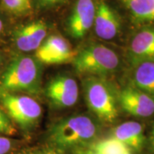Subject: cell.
Masks as SVG:
<instances>
[{
  "label": "cell",
  "mask_w": 154,
  "mask_h": 154,
  "mask_svg": "<svg viewBox=\"0 0 154 154\" xmlns=\"http://www.w3.org/2000/svg\"><path fill=\"white\" fill-rule=\"evenodd\" d=\"M100 127L95 119L88 115H74L56 122L49 131V140L61 151L84 147L96 140Z\"/></svg>",
  "instance_id": "1"
},
{
  "label": "cell",
  "mask_w": 154,
  "mask_h": 154,
  "mask_svg": "<svg viewBox=\"0 0 154 154\" xmlns=\"http://www.w3.org/2000/svg\"><path fill=\"white\" fill-rule=\"evenodd\" d=\"M42 65L36 57L20 55L12 59L0 77V91L36 94L42 85Z\"/></svg>",
  "instance_id": "2"
},
{
  "label": "cell",
  "mask_w": 154,
  "mask_h": 154,
  "mask_svg": "<svg viewBox=\"0 0 154 154\" xmlns=\"http://www.w3.org/2000/svg\"><path fill=\"white\" fill-rule=\"evenodd\" d=\"M74 68L81 74L103 77L114 73L119 66L118 55L101 44H90L76 54Z\"/></svg>",
  "instance_id": "3"
},
{
  "label": "cell",
  "mask_w": 154,
  "mask_h": 154,
  "mask_svg": "<svg viewBox=\"0 0 154 154\" xmlns=\"http://www.w3.org/2000/svg\"><path fill=\"white\" fill-rule=\"evenodd\" d=\"M84 96L91 111L101 121L112 123L118 116L114 91L102 77L87 76L83 81Z\"/></svg>",
  "instance_id": "4"
},
{
  "label": "cell",
  "mask_w": 154,
  "mask_h": 154,
  "mask_svg": "<svg viewBox=\"0 0 154 154\" xmlns=\"http://www.w3.org/2000/svg\"><path fill=\"white\" fill-rule=\"evenodd\" d=\"M0 101L11 119L24 129L34 128L42 116L41 106L29 96L0 91Z\"/></svg>",
  "instance_id": "5"
},
{
  "label": "cell",
  "mask_w": 154,
  "mask_h": 154,
  "mask_svg": "<svg viewBox=\"0 0 154 154\" xmlns=\"http://www.w3.org/2000/svg\"><path fill=\"white\" fill-rule=\"evenodd\" d=\"M45 94L54 107L57 109L71 107L78 100V84L72 77L59 75L48 82Z\"/></svg>",
  "instance_id": "6"
},
{
  "label": "cell",
  "mask_w": 154,
  "mask_h": 154,
  "mask_svg": "<svg viewBox=\"0 0 154 154\" xmlns=\"http://www.w3.org/2000/svg\"><path fill=\"white\" fill-rule=\"evenodd\" d=\"M76 55L67 40L62 36L51 35L36 49L35 57L41 63L56 64L73 61Z\"/></svg>",
  "instance_id": "7"
},
{
  "label": "cell",
  "mask_w": 154,
  "mask_h": 154,
  "mask_svg": "<svg viewBox=\"0 0 154 154\" xmlns=\"http://www.w3.org/2000/svg\"><path fill=\"white\" fill-rule=\"evenodd\" d=\"M96 6L93 0H76L67 20V31L73 38L79 39L94 26Z\"/></svg>",
  "instance_id": "8"
},
{
  "label": "cell",
  "mask_w": 154,
  "mask_h": 154,
  "mask_svg": "<svg viewBox=\"0 0 154 154\" xmlns=\"http://www.w3.org/2000/svg\"><path fill=\"white\" fill-rule=\"evenodd\" d=\"M48 32V25L42 20L29 22L14 31L12 41L17 49L24 52L36 51L44 40Z\"/></svg>",
  "instance_id": "9"
},
{
  "label": "cell",
  "mask_w": 154,
  "mask_h": 154,
  "mask_svg": "<svg viewBox=\"0 0 154 154\" xmlns=\"http://www.w3.org/2000/svg\"><path fill=\"white\" fill-rule=\"evenodd\" d=\"M124 111L138 117H149L154 113V97L135 87H126L119 94Z\"/></svg>",
  "instance_id": "10"
},
{
  "label": "cell",
  "mask_w": 154,
  "mask_h": 154,
  "mask_svg": "<svg viewBox=\"0 0 154 154\" xmlns=\"http://www.w3.org/2000/svg\"><path fill=\"white\" fill-rule=\"evenodd\" d=\"M94 26L96 35L105 40L112 39L120 30L118 15L103 0H100L96 7Z\"/></svg>",
  "instance_id": "11"
},
{
  "label": "cell",
  "mask_w": 154,
  "mask_h": 154,
  "mask_svg": "<svg viewBox=\"0 0 154 154\" xmlns=\"http://www.w3.org/2000/svg\"><path fill=\"white\" fill-rule=\"evenodd\" d=\"M128 56L134 65L154 61V27L143 29L135 35L128 47Z\"/></svg>",
  "instance_id": "12"
},
{
  "label": "cell",
  "mask_w": 154,
  "mask_h": 154,
  "mask_svg": "<svg viewBox=\"0 0 154 154\" xmlns=\"http://www.w3.org/2000/svg\"><path fill=\"white\" fill-rule=\"evenodd\" d=\"M113 137L134 151H140L145 140L143 127L136 121H127L116 127Z\"/></svg>",
  "instance_id": "13"
},
{
  "label": "cell",
  "mask_w": 154,
  "mask_h": 154,
  "mask_svg": "<svg viewBox=\"0 0 154 154\" xmlns=\"http://www.w3.org/2000/svg\"><path fill=\"white\" fill-rule=\"evenodd\" d=\"M134 66L133 85L154 97V61H143Z\"/></svg>",
  "instance_id": "14"
},
{
  "label": "cell",
  "mask_w": 154,
  "mask_h": 154,
  "mask_svg": "<svg viewBox=\"0 0 154 154\" xmlns=\"http://www.w3.org/2000/svg\"><path fill=\"white\" fill-rule=\"evenodd\" d=\"M124 5L137 22L154 21V0H122Z\"/></svg>",
  "instance_id": "15"
},
{
  "label": "cell",
  "mask_w": 154,
  "mask_h": 154,
  "mask_svg": "<svg viewBox=\"0 0 154 154\" xmlns=\"http://www.w3.org/2000/svg\"><path fill=\"white\" fill-rule=\"evenodd\" d=\"M129 149L114 137L100 140L92 146V150L98 154H123Z\"/></svg>",
  "instance_id": "16"
},
{
  "label": "cell",
  "mask_w": 154,
  "mask_h": 154,
  "mask_svg": "<svg viewBox=\"0 0 154 154\" xmlns=\"http://www.w3.org/2000/svg\"><path fill=\"white\" fill-rule=\"evenodd\" d=\"M0 7L11 15L23 16L32 10L33 0H1Z\"/></svg>",
  "instance_id": "17"
},
{
  "label": "cell",
  "mask_w": 154,
  "mask_h": 154,
  "mask_svg": "<svg viewBox=\"0 0 154 154\" xmlns=\"http://www.w3.org/2000/svg\"><path fill=\"white\" fill-rule=\"evenodd\" d=\"M15 132L16 130L8 116L0 109V134L12 135Z\"/></svg>",
  "instance_id": "18"
},
{
  "label": "cell",
  "mask_w": 154,
  "mask_h": 154,
  "mask_svg": "<svg viewBox=\"0 0 154 154\" xmlns=\"http://www.w3.org/2000/svg\"><path fill=\"white\" fill-rule=\"evenodd\" d=\"M11 148V141L9 138L0 137V154L8 153Z\"/></svg>",
  "instance_id": "19"
},
{
  "label": "cell",
  "mask_w": 154,
  "mask_h": 154,
  "mask_svg": "<svg viewBox=\"0 0 154 154\" xmlns=\"http://www.w3.org/2000/svg\"><path fill=\"white\" fill-rule=\"evenodd\" d=\"M63 0H37L38 5L43 8H47L53 6L57 5V4L60 3Z\"/></svg>",
  "instance_id": "20"
},
{
  "label": "cell",
  "mask_w": 154,
  "mask_h": 154,
  "mask_svg": "<svg viewBox=\"0 0 154 154\" xmlns=\"http://www.w3.org/2000/svg\"><path fill=\"white\" fill-rule=\"evenodd\" d=\"M76 154H98L96 153L94 150H84V149H78L76 150Z\"/></svg>",
  "instance_id": "21"
},
{
  "label": "cell",
  "mask_w": 154,
  "mask_h": 154,
  "mask_svg": "<svg viewBox=\"0 0 154 154\" xmlns=\"http://www.w3.org/2000/svg\"><path fill=\"white\" fill-rule=\"evenodd\" d=\"M151 146H152V149L154 151V126L153 127V130H152V134H151Z\"/></svg>",
  "instance_id": "22"
},
{
  "label": "cell",
  "mask_w": 154,
  "mask_h": 154,
  "mask_svg": "<svg viewBox=\"0 0 154 154\" xmlns=\"http://www.w3.org/2000/svg\"><path fill=\"white\" fill-rule=\"evenodd\" d=\"M3 29H4V23H3L2 19L0 18V33L2 32Z\"/></svg>",
  "instance_id": "23"
},
{
  "label": "cell",
  "mask_w": 154,
  "mask_h": 154,
  "mask_svg": "<svg viewBox=\"0 0 154 154\" xmlns=\"http://www.w3.org/2000/svg\"><path fill=\"white\" fill-rule=\"evenodd\" d=\"M2 61H3V59H2V55L1 52H0V68H1L2 64Z\"/></svg>",
  "instance_id": "24"
},
{
  "label": "cell",
  "mask_w": 154,
  "mask_h": 154,
  "mask_svg": "<svg viewBox=\"0 0 154 154\" xmlns=\"http://www.w3.org/2000/svg\"><path fill=\"white\" fill-rule=\"evenodd\" d=\"M123 154H133V153H131V149H129V150H128V151H126V152H125V153H124Z\"/></svg>",
  "instance_id": "25"
},
{
  "label": "cell",
  "mask_w": 154,
  "mask_h": 154,
  "mask_svg": "<svg viewBox=\"0 0 154 154\" xmlns=\"http://www.w3.org/2000/svg\"><path fill=\"white\" fill-rule=\"evenodd\" d=\"M43 154H59V153H54V152H48V153H43Z\"/></svg>",
  "instance_id": "26"
}]
</instances>
